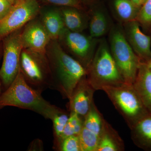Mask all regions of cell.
Wrapping results in <instances>:
<instances>
[{
	"label": "cell",
	"instance_id": "obj_1",
	"mask_svg": "<svg viewBox=\"0 0 151 151\" xmlns=\"http://www.w3.org/2000/svg\"><path fill=\"white\" fill-rule=\"evenodd\" d=\"M51 70V89L58 91L63 99L69 100L78 82L86 76V70L68 54L57 40H51L46 50Z\"/></svg>",
	"mask_w": 151,
	"mask_h": 151
},
{
	"label": "cell",
	"instance_id": "obj_2",
	"mask_svg": "<svg viewBox=\"0 0 151 151\" xmlns=\"http://www.w3.org/2000/svg\"><path fill=\"white\" fill-rule=\"evenodd\" d=\"M41 93L27 83L19 70L12 83L0 96V110L13 106L33 111L51 121L56 115L65 112L45 100Z\"/></svg>",
	"mask_w": 151,
	"mask_h": 151
},
{
	"label": "cell",
	"instance_id": "obj_3",
	"mask_svg": "<svg viewBox=\"0 0 151 151\" xmlns=\"http://www.w3.org/2000/svg\"><path fill=\"white\" fill-rule=\"evenodd\" d=\"M86 78L95 91L125 83L105 39L99 40L92 61L86 69Z\"/></svg>",
	"mask_w": 151,
	"mask_h": 151
},
{
	"label": "cell",
	"instance_id": "obj_4",
	"mask_svg": "<svg viewBox=\"0 0 151 151\" xmlns=\"http://www.w3.org/2000/svg\"><path fill=\"white\" fill-rule=\"evenodd\" d=\"M103 90L130 129L150 113L143 104L133 84L124 83L118 86H106Z\"/></svg>",
	"mask_w": 151,
	"mask_h": 151
},
{
	"label": "cell",
	"instance_id": "obj_5",
	"mask_svg": "<svg viewBox=\"0 0 151 151\" xmlns=\"http://www.w3.org/2000/svg\"><path fill=\"white\" fill-rule=\"evenodd\" d=\"M109 45L111 55L125 83L133 84L142 61L128 43L122 25L112 26L109 32Z\"/></svg>",
	"mask_w": 151,
	"mask_h": 151
},
{
	"label": "cell",
	"instance_id": "obj_6",
	"mask_svg": "<svg viewBox=\"0 0 151 151\" xmlns=\"http://www.w3.org/2000/svg\"><path fill=\"white\" fill-rule=\"evenodd\" d=\"M19 70L30 86L41 92L51 89L52 78L46 53L23 48Z\"/></svg>",
	"mask_w": 151,
	"mask_h": 151
},
{
	"label": "cell",
	"instance_id": "obj_7",
	"mask_svg": "<svg viewBox=\"0 0 151 151\" xmlns=\"http://www.w3.org/2000/svg\"><path fill=\"white\" fill-rule=\"evenodd\" d=\"M100 39L65 28L57 40L64 51L86 70L92 61Z\"/></svg>",
	"mask_w": 151,
	"mask_h": 151
},
{
	"label": "cell",
	"instance_id": "obj_8",
	"mask_svg": "<svg viewBox=\"0 0 151 151\" xmlns=\"http://www.w3.org/2000/svg\"><path fill=\"white\" fill-rule=\"evenodd\" d=\"M22 29L2 40L3 60L0 69V81L5 90L12 83L19 71L20 59L23 48L21 39Z\"/></svg>",
	"mask_w": 151,
	"mask_h": 151
},
{
	"label": "cell",
	"instance_id": "obj_9",
	"mask_svg": "<svg viewBox=\"0 0 151 151\" xmlns=\"http://www.w3.org/2000/svg\"><path fill=\"white\" fill-rule=\"evenodd\" d=\"M40 8L37 0H19L0 20V40L37 17Z\"/></svg>",
	"mask_w": 151,
	"mask_h": 151
},
{
	"label": "cell",
	"instance_id": "obj_10",
	"mask_svg": "<svg viewBox=\"0 0 151 151\" xmlns=\"http://www.w3.org/2000/svg\"><path fill=\"white\" fill-rule=\"evenodd\" d=\"M21 39L23 48L43 53H46L47 47L51 40L38 16L22 28Z\"/></svg>",
	"mask_w": 151,
	"mask_h": 151
},
{
	"label": "cell",
	"instance_id": "obj_11",
	"mask_svg": "<svg viewBox=\"0 0 151 151\" xmlns=\"http://www.w3.org/2000/svg\"><path fill=\"white\" fill-rule=\"evenodd\" d=\"M126 39L141 61L151 59V36L143 32L136 20L122 25Z\"/></svg>",
	"mask_w": 151,
	"mask_h": 151
},
{
	"label": "cell",
	"instance_id": "obj_12",
	"mask_svg": "<svg viewBox=\"0 0 151 151\" xmlns=\"http://www.w3.org/2000/svg\"><path fill=\"white\" fill-rule=\"evenodd\" d=\"M95 90L89 84L86 76L78 82L73 90L69 100V111L84 118L94 102Z\"/></svg>",
	"mask_w": 151,
	"mask_h": 151
},
{
	"label": "cell",
	"instance_id": "obj_13",
	"mask_svg": "<svg viewBox=\"0 0 151 151\" xmlns=\"http://www.w3.org/2000/svg\"><path fill=\"white\" fill-rule=\"evenodd\" d=\"M39 18L48 32L51 40H58L65 28L60 8H40Z\"/></svg>",
	"mask_w": 151,
	"mask_h": 151
},
{
	"label": "cell",
	"instance_id": "obj_14",
	"mask_svg": "<svg viewBox=\"0 0 151 151\" xmlns=\"http://www.w3.org/2000/svg\"><path fill=\"white\" fill-rule=\"evenodd\" d=\"M143 104L151 113V69L141 62L133 84Z\"/></svg>",
	"mask_w": 151,
	"mask_h": 151
},
{
	"label": "cell",
	"instance_id": "obj_15",
	"mask_svg": "<svg viewBox=\"0 0 151 151\" xmlns=\"http://www.w3.org/2000/svg\"><path fill=\"white\" fill-rule=\"evenodd\" d=\"M130 130L135 145L144 150L151 151V113L141 119Z\"/></svg>",
	"mask_w": 151,
	"mask_h": 151
},
{
	"label": "cell",
	"instance_id": "obj_16",
	"mask_svg": "<svg viewBox=\"0 0 151 151\" xmlns=\"http://www.w3.org/2000/svg\"><path fill=\"white\" fill-rule=\"evenodd\" d=\"M89 16V35L100 39L109 32L112 26L109 16L104 10L94 8L88 14Z\"/></svg>",
	"mask_w": 151,
	"mask_h": 151
},
{
	"label": "cell",
	"instance_id": "obj_17",
	"mask_svg": "<svg viewBox=\"0 0 151 151\" xmlns=\"http://www.w3.org/2000/svg\"><path fill=\"white\" fill-rule=\"evenodd\" d=\"M65 28L70 31L82 32L88 27L89 16L82 10L72 7L60 8Z\"/></svg>",
	"mask_w": 151,
	"mask_h": 151
},
{
	"label": "cell",
	"instance_id": "obj_18",
	"mask_svg": "<svg viewBox=\"0 0 151 151\" xmlns=\"http://www.w3.org/2000/svg\"><path fill=\"white\" fill-rule=\"evenodd\" d=\"M125 145L119 133L106 120L96 151H124Z\"/></svg>",
	"mask_w": 151,
	"mask_h": 151
},
{
	"label": "cell",
	"instance_id": "obj_19",
	"mask_svg": "<svg viewBox=\"0 0 151 151\" xmlns=\"http://www.w3.org/2000/svg\"><path fill=\"white\" fill-rule=\"evenodd\" d=\"M113 7L114 16L121 25L136 20L141 8L131 0H114Z\"/></svg>",
	"mask_w": 151,
	"mask_h": 151
},
{
	"label": "cell",
	"instance_id": "obj_20",
	"mask_svg": "<svg viewBox=\"0 0 151 151\" xmlns=\"http://www.w3.org/2000/svg\"><path fill=\"white\" fill-rule=\"evenodd\" d=\"M105 120L94 102L89 112L84 117V127L100 136Z\"/></svg>",
	"mask_w": 151,
	"mask_h": 151
},
{
	"label": "cell",
	"instance_id": "obj_21",
	"mask_svg": "<svg viewBox=\"0 0 151 151\" xmlns=\"http://www.w3.org/2000/svg\"><path fill=\"white\" fill-rule=\"evenodd\" d=\"M81 151H96L100 136L83 127L78 135Z\"/></svg>",
	"mask_w": 151,
	"mask_h": 151
},
{
	"label": "cell",
	"instance_id": "obj_22",
	"mask_svg": "<svg viewBox=\"0 0 151 151\" xmlns=\"http://www.w3.org/2000/svg\"><path fill=\"white\" fill-rule=\"evenodd\" d=\"M136 20L144 32L151 34V0H146L141 6Z\"/></svg>",
	"mask_w": 151,
	"mask_h": 151
},
{
	"label": "cell",
	"instance_id": "obj_23",
	"mask_svg": "<svg viewBox=\"0 0 151 151\" xmlns=\"http://www.w3.org/2000/svg\"><path fill=\"white\" fill-rule=\"evenodd\" d=\"M61 151H81L78 135H72L63 139L56 146Z\"/></svg>",
	"mask_w": 151,
	"mask_h": 151
},
{
	"label": "cell",
	"instance_id": "obj_24",
	"mask_svg": "<svg viewBox=\"0 0 151 151\" xmlns=\"http://www.w3.org/2000/svg\"><path fill=\"white\" fill-rule=\"evenodd\" d=\"M69 115L66 111L56 115L52 120L53 124L55 141L59 139L67 124Z\"/></svg>",
	"mask_w": 151,
	"mask_h": 151
},
{
	"label": "cell",
	"instance_id": "obj_25",
	"mask_svg": "<svg viewBox=\"0 0 151 151\" xmlns=\"http://www.w3.org/2000/svg\"><path fill=\"white\" fill-rule=\"evenodd\" d=\"M42 2L50 5L62 7H72L83 10L80 0H40Z\"/></svg>",
	"mask_w": 151,
	"mask_h": 151
},
{
	"label": "cell",
	"instance_id": "obj_26",
	"mask_svg": "<svg viewBox=\"0 0 151 151\" xmlns=\"http://www.w3.org/2000/svg\"><path fill=\"white\" fill-rule=\"evenodd\" d=\"M68 121L73 126L75 135H79L84 127V118L73 112H70Z\"/></svg>",
	"mask_w": 151,
	"mask_h": 151
},
{
	"label": "cell",
	"instance_id": "obj_27",
	"mask_svg": "<svg viewBox=\"0 0 151 151\" xmlns=\"http://www.w3.org/2000/svg\"><path fill=\"white\" fill-rule=\"evenodd\" d=\"M12 6L8 0H0V20L8 13Z\"/></svg>",
	"mask_w": 151,
	"mask_h": 151
},
{
	"label": "cell",
	"instance_id": "obj_28",
	"mask_svg": "<svg viewBox=\"0 0 151 151\" xmlns=\"http://www.w3.org/2000/svg\"><path fill=\"white\" fill-rule=\"evenodd\" d=\"M28 151L44 150L43 143L39 139H35L33 140L29 146Z\"/></svg>",
	"mask_w": 151,
	"mask_h": 151
},
{
	"label": "cell",
	"instance_id": "obj_29",
	"mask_svg": "<svg viewBox=\"0 0 151 151\" xmlns=\"http://www.w3.org/2000/svg\"><path fill=\"white\" fill-rule=\"evenodd\" d=\"M3 55V43L2 40H0V60L1 59Z\"/></svg>",
	"mask_w": 151,
	"mask_h": 151
},
{
	"label": "cell",
	"instance_id": "obj_30",
	"mask_svg": "<svg viewBox=\"0 0 151 151\" xmlns=\"http://www.w3.org/2000/svg\"><path fill=\"white\" fill-rule=\"evenodd\" d=\"M132 2H133L134 4L136 5L139 7H141L142 6V3H141V0H131Z\"/></svg>",
	"mask_w": 151,
	"mask_h": 151
},
{
	"label": "cell",
	"instance_id": "obj_31",
	"mask_svg": "<svg viewBox=\"0 0 151 151\" xmlns=\"http://www.w3.org/2000/svg\"><path fill=\"white\" fill-rule=\"evenodd\" d=\"M8 1L12 4V5H13L15 4L19 0H8Z\"/></svg>",
	"mask_w": 151,
	"mask_h": 151
},
{
	"label": "cell",
	"instance_id": "obj_32",
	"mask_svg": "<svg viewBox=\"0 0 151 151\" xmlns=\"http://www.w3.org/2000/svg\"><path fill=\"white\" fill-rule=\"evenodd\" d=\"M145 63L148 65V66L151 69V59H150L147 62Z\"/></svg>",
	"mask_w": 151,
	"mask_h": 151
},
{
	"label": "cell",
	"instance_id": "obj_33",
	"mask_svg": "<svg viewBox=\"0 0 151 151\" xmlns=\"http://www.w3.org/2000/svg\"><path fill=\"white\" fill-rule=\"evenodd\" d=\"M2 85L1 82L0 81V96H1V94H2Z\"/></svg>",
	"mask_w": 151,
	"mask_h": 151
},
{
	"label": "cell",
	"instance_id": "obj_34",
	"mask_svg": "<svg viewBox=\"0 0 151 151\" xmlns=\"http://www.w3.org/2000/svg\"><path fill=\"white\" fill-rule=\"evenodd\" d=\"M146 0H141V3H142V5L143 4L145 3V2Z\"/></svg>",
	"mask_w": 151,
	"mask_h": 151
},
{
	"label": "cell",
	"instance_id": "obj_35",
	"mask_svg": "<svg viewBox=\"0 0 151 151\" xmlns=\"http://www.w3.org/2000/svg\"><path fill=\"white\" fill-rule=\"evenodd\" d=\"M84 1L86 2H91L92 1H94V0H84Z\"/></svg>",
	"mask_w": 151,
	"mask_h": 151
}]
</instances>
